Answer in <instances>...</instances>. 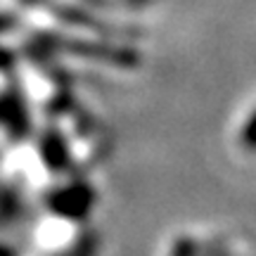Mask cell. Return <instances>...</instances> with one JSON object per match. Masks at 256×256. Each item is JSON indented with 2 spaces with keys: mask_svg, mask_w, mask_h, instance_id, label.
<instances>
[{
  "mask_svg": "<svg viewBox=\"0 0 256 256\" xmlns=\"http://www.w3.org/2000/svg\"><path fill=\"white\" fill-rule=\"evenodd\" d=\"M240 147L247 150V152H256V110L252 112L244 121V126L240 128Z\"/></svg>",
  "mask_w": 256,
  "mask_h": 256,
  "instance_id": "cell-2",
  "label": "cell"
},
{
  "mask_svg": "<svg viewBox=\"0 0 256 256\" xmlns=\"http://www.w3.org/2000/svg\"><path fill=\"white\" fill-rule=\"evenodd\" d=\"M92 252H95V240L86 238V240H81L78 244H74V247L62 256H92Z\"/></svg>",
  "mask_w": 256,
  "mask_h": 256,
  "instance_id": "cell-3",
  "label": "cell"
},
{
  "mask_svg": "<svg viewBox=\"0 0 256 256\" xmlns=\"http://www.w3.org/2000/svg\"><path fill=\"white\" fill-rule=\"evenodd\" d=\"M48 204H50V209L55 211L57 216L69 218V220H78L90 214L92 204H95V194H92L90 185L69 183L52 192L48 197Z\"/></svg>",
  "mask_w": 256,
  "mask_h": 256,
  "instance_id": "cell-1",
  "label": "cell"
},
{
  "mask_svg": "<svg viewBox=\"0 0 256 256\" xmlns=\"http://www.w3.org/2000/svg\"><path fill=\"white\" fill-rule=\"evenodd\" d=\"M211 256H228L226 252H216V254H211Z\"/></svg>",
  "mask_w": 256,
  "mask_h": 256,
  "instance_id": "cell-5",
  "label": "cell"
},
{
  "mask_svg": "<svg viewBox=\"0 0 256 256\" xmlns=\"http://www.w3.org/2000/svg\"><path fill=\"white\" fill-rule=\"evenodd\" d=\"M194 254H197V247H194L192 240H178L174 244V252H171V256H194Z\"/></svg>",
  "mask_w": 256,
  "mask_h": 256,
  "instance_id": "cell-4",
  "label": "cell"
}]
</instances>
